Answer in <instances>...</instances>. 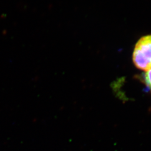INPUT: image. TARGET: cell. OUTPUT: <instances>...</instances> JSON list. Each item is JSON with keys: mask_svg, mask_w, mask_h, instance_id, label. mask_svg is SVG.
I'll list each match as a JSON object with an SVG mask.
<instances>
[{"mask_svg": "<svg viewBox=\"0 0 151 151\" xmlns=\"http://www.w3.org/2000/svg\"><path fill=\"white\" fill-rule=\"evenodd\" d=\"M133 61L139 70H151V34L140 38L137 42L133 53Z\"/></svg>", "mask_w": 151, "mask_h": 151, "instance_id": "1", "label": "cell"}, {"mask_svg": "<svg viewBox=\"0 0 151 151\" xmlns=\"http://www.w3.org/2000/svg\"><path fill=\"white\" fill-rule=\"evenodd\" d=\"M145 82L151 91V70H148L145 75Z\"/></svg>", "mask_w": 151, "mask_h": 151, "instance_id": "2", "label": "cell"}]
</instances>
